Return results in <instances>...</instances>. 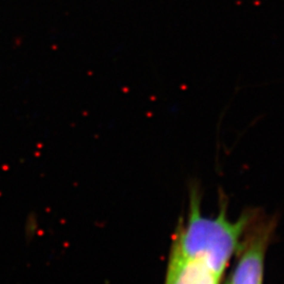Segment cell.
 I'll use <instances>...</instances> for the list:
<instances>
[{"instance_id": "3957f363", "label": "cell", "mask_w": 284, "mask_h": 284, "mask_svg": "<svg viewBox=\"0 0 284 284\" xmlns=\"http://www.w3.org/2000/svg\"><path fill=\"white\" fill-rule=\"evenodd\" d=\"M218 275L202 260L187 258L174 251L169 253L164 284H220Z\"/></svg>"}, {"instance_id": "6da1fadb", "label": "cell", "mask_w": 284, "mask_h": 284, "mask_svg": "<svg viewBox=\"0 0 284 284\" xmlns=\"http://www.w3.org/2000/svg\"><path fill=\"white\" fill-rule=\"evenodd\" d=\"M201 191L197 183L189 186L186 219L178 222L172 239L171 251L187 258L202 260L215 273L223 276L234 255L239 251L249 225L257 218V209L243 212L238 219L227 216V199L220 195L219 213L205 217L201 209Z\"/></svg>"}, {"instance_id": "7a4b0ae2", "label": "cell", "mask_w": 284, "mask_h": 284, "mask_svg": "<svg viewBox=\"0 0 284 284\" xmlns=\"http://www.w3.org/2000/svg\"><path fill=\"white\" fill-rule=\"evenodd\" d=\"M276 220L259 213L245 233L235 267L227 284H263L266 251L275 231Z\"/></svg>"}]
</instances>
